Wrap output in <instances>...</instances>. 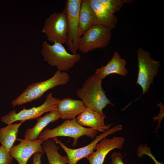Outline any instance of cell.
Returning a JSON list of instances; mask_svg holds the SVG:
<instances>
[{
  "mask_svg": "<svg viewBox=\"0 0 164 164\" xmlns=\"http://www.w3.org/2000/svg\"><path fill=\"white\" fill-rule=\"evenodd\" d=\"M126 64V60L121 58L118 53L116 51L107 64L97 69L94 73L102 80L108 75L113 73L125 76L128 73L125 67Z\"/></svg>",
  "mask_w": 164,
  "mask_h": 164,
  "instance_id": "cell-14",
  "label": "cell"
},
{
  "mask_svg": "<svg viewBox=\"0 0 164 164\" xmlns=\"http://www.w3.org/2000/svg\"><path fill=\"white\" fill-rule=\"evenodd\" d=\"M138 72L136 84L142 89V94L148 92L153 83L154 78L157 76L161 67L159 61L152 58L150 53L139 48L137 52Z\"/></svg>",
  "mask_w": 164,
  "mask_h": 164,
  "instance_id": "cell-5",
  "label": "cell"
},
{
  "mask_svg": "<svg viewBox=\"0 0 164 164\" xmlns=\"http://www.w3.org/2000/svg\"><path fill=\"white\" fill-rule=\"evenodd\" d=\"M112 29L99 25L88 29L80 37L78 50L84 53L105 47L110 43Z\"/></svg>",
  "mask_w": 164,
  "mask_h": 164,
  "instance_id": "cell-8",
  "label": "cell"
},
{
  "mask_svg": "<svg viewBox=\"0 0 164 164\" xmlns=\"http://www.w3.org/2000/svg\"><path fill=\"white\" fill-rule=\"evenodd\" d=\"M68 26L66 14L54 12L46 19L42 31L45 33L49 41L61 44L65 43Z\"/></svg>",
  "mask_w": 164,
  "mask_h": 164,
  "instance_id": "cell-9",
  "label": "cell"
},
{
  "mask_svg": "<svg viewBox=\"0 0 164 164\" xmlns=\"http://www.w3.org/2000/svg\"><path fill=\"white\" fill-rule=\"evenodd\" d=\"M124 156L121 152H114L111 155V164H125L123 161Z\"/></svg>",
  "mask_w": 164,
  "mask_h": 164,
  "instance_id": "cell-24",
  "label": "cell"
},
{
  "mask_svg": "<svg viewBox=\"0 0 164 164\" xmlns=\"http://www.w3.org/2000/svg\"><path fill=\"white\" fill-rule=\"evenodd\" d=\"M100 2L110 13L114 14L119 11L124 3H131L132 0H99Z\"/></svg>",
  "mask_w": 164,
  "mask_h": 164,
  "instance_id": "cell-21",
  "label": "cell"
},
{
  "mask_svg": "<svg viewBox=\"0 0 164 164\" xmlns=\"http://www.w3.org/2000/svg\"><path fill=\"white\" fill-rule=\"evenodd\" d=\"M19 144L13 146L9 151L13 158L19 164H26L31 156L37 152L43 154L45 151L42 145L44 141L38 138L35 140L17 139Z\"/></svg>",
  "mask_w": 164,
  "mask_h": 164,
  "instance_id": "cell-11",
  "label": "cell"
},
{
  "mask_svg": "<svg viewBox=\"0 0 164 164\" xmlns=\"http://www.w3.org/2000/svg\"><path fill=\"white\" fill-rule=\"evenodd\" d=\"M96 16L97 25L112 29L116 26L117 18L104 6L99 0H89Z\"/></svg>",
  "mask_w": 164,
  "mask_h": 164,
  "instance_id": "cell-16",
  "label": "cell"
},
{
  "mask_svg": "<svg viewBox=\"0 0 164 164\" xmlns=\"http://www.w3.org/2000/svg\"><path fill=\"white\" fill-rule=\"evenodd\" d=\"M97 25L95 14L89 0H83L79 14V34L80 36L91 27Z\"/></svg>",
  "mask_w": 164,
  "mask_h": 164,
  "instance_id": "cell-18",
  "label": "cell"
},
{
  "mask_svg": "<svg viewBox=\"0 0 164 164\" xmlns=\"http://www.w3.org/2000/svg\"><path fill=\"white\" fill-rule=\"evenodd\" d=\"M157 105L159 106L160 109V111L159 114L157 116L153 117L152 119L154 121L158 120L159 121V124L157 126V130L159 126H160V123L161 121L162 120L163 118L164 117V105L162 104L161 102H160L159 104H157Z\"/></svg>",
  "mask_w": 164,
  "mask_h": 164,
  "instance_id": "cell-25",
  "label": "cell"
},
{
  "mask_svg": "<svg viewBox=\"0 0 164 164\" xmlns=\"http://www.w3.org/2000/svg\"><path fill=\"white\" fill-rule=\"evenodd\" d=\"M13 158L9 151L0 146V164H11Z\"/></svg>",
  "mask_w": 164,
  "mask_h": 164,
  "instance_id": "cell-23",
  "label": "cell"
},
{
  "mask_svg": "<svg viewBox=\"0 0 164 164\" xmlns=\"http://www.w3.org/2000/svg\"><path fill=\"white\" fill-rule=\"evenodd\" d=\"M23 122L8 125L7 126L0 128V143L8 151H9L15 140L19 128Z\"/></svg>",
  "mask_w": 164,
  "mask_h": 164,
  "instance_id": "cell-20",
  "label": "cell"
},
{
  "mask_svg": "<svg viewBox=\"0 0 164 164\" xmlns=\"http://www.w3.org/2000/svg\"><path fill=\"white\" fill-rule=\"evenodd\" d=\"M60 99L53 96L51 93L46 96V100L41 105L38 107H33L31 108L23 110L17 113L14 110L8 114L2 116L1 118V121L5 124L10 125L14 122L20 121L23 122L29 120L37 119L44 113L57 109Z\"/></svg>",
  "mask_w": 164,
  "mask_h": 164,
  "instance_id": "cell-6",
  "label": "cell"
},
{
  "mask_svg": "<svg viewBox=\"0 0 164 164\" xmlns=\"http://www.w3.org/2000/svg\"><path fill=\"white\" fill-rule=\"evenodd\" d=\"M41 52L44 60L61 71L69 70L81 58L78 53H68L62 44L59 43H55L50 45L45 41L43 42Z\"/></svg>",
  "mask_w": 164,
  "mask_h": 164,
  "instance_id": "cell-3",
  "label": "cell"
},
{
  "mask_svg": "<svg viewBox=\"0 0 164 164\" xmlns=\"http://www.w3.org/2000/svg\"><path fill=\"white\" fill-rule=\"evenodd\" d=\"M122 129V126L121 125L114 126L112 128H109L96 136L94 140L88 145L77 149H71L67 147L60 140L58 139L56 137L51 139L58 144L65 152L68 159V164H76L81 159L86 158L93 153L96 145L101 140L111 134L121 130Z\"/></svg>",
  "mask_w": 164,
  "mask_h": 164,
  "instance_id": "cell-10",
  "label": "cell"
},
{
  "mask_svg": "<svg viewBox=\"0 0 164 164\" xmlns=\"http://www.w3.org/2000/svg\"><path fill=\"white\" fill-rule=\"evenodd\" d=\"M102 80L94 73L88 77L76 92L86 107L104 115L103 109L108 104L113 107L114 104L107 97L102 87Z\"/></svg>",
  "mask_w": 164,
  "mask_h": 164,
  "instance_id": "cell-1",
  "label": "cell"
},
{
  "mask_svg": "<svg viewBox=\"0 0 164 164\" xmlns=\"http://www.w3.org/2000/svg\"><path fill=\"white\" fill-rule=\"evenodd\" d=\"M70 78L68 73L58 70L51 78L29 85L19 96L12 100V104L15 107L36 100L49 90L66 84L69 81Z\"/></svg>",
  "mask_w": 164,
  "mask_h": 164,
  "instance_id": "cell-2",
  "label": "cell"
},
{
  "mask_svg": "<svg viewBox=\"0 0 164 164\" xmlns=\"http://www.w3.org/2000/svg\"><path fill=\"white\" fill-rule=\"evenodd\" d=\"M86 106L82 100H75L70 97H65L60 100L57 110L60 118L71 119L81 113Z\"/></svg>",
  "mask_w": 164,
  "mask_h": 164,
  "instance_id": "cell-15",
  "label": "cell"
},
{
  "mask_svg": "<svg viewBox=\"0 0 164 164\" xmlns=\"http://www.w3.org/2000/svg\"><path fill=\"white\" fill-rule=\"evenodd\" d=\"M105 117V115L86 107L76 118L77 122L80 125L89 127L94 130L103 132L108 129L112 124L106 125L104 122Z\"/></svg>",
  "mask_w": 164,
  "mask_h": 164,
  "instance_id": "cell-13",
  "label": "cell"
},
{
  "mask_svg": "<svg viewBox=\"0 0 164 164\" xmlns=\"http://www.w3.org/2000/svg\"><path fill=\"white\" fill-rule=\"evenodd\" d=\"M137 155L138 157L141 158L144 155H146L150 157L153 161L155 164H164L158 161L152 154L150 148L146 144H140L137 148Z\"/></svg>",
  "mask_w": 164,
  "mask_h": 164,
  "instance_id": "cell-22",
  "label": "cell"
},
{
  "mask_svg": "<svg viewBox=\"0 0 164 164\" xmlns=\"http://www.w3.org/2000/svg\"><path fill=\"white\" fill-rule=\"evenodd\" d=\"M42 147L46 153L49 164H67L68 159L67 156H62L58 152L59 149L55 142L52 139L44 141Z\"/></svg>",
  "mask_w": 164,
  "mask_h": 164,
  "instance_id": "cell-19",
  "label": "cell"
},
{
  "mask_svg": "<svg viewBox=\"0 0 164 164\" xmlns=\"http://www.w3.org/2000/svg\"><path fill=\"white\" fill-rule=\"evenodd\" d=\"M98 132L91 128H86L80 125L75 118L66 120L60 125L52 129H45L40 134L38 138L45 141L58 136L72 137L74 139L72 146L74 147L80 137L85 135L93 139L96 137Z\"/></svg>",
  "mask_w": 164,
  "mask_h": 164,
  "instance_id": "cell-4",
  "label": "cell"
},
{
  "mask_svg": "<svg viewBox=\"0 0 164 164\" xmlns=\"http://www.w3.org/2000/svg\"><path fill=\"white\" fill-rule=\"evenodd\" d=\"M125 142L122 136H113L111 138H104L96 145V151L86 158L90 164H103L108 154L115 149H121Z\"/></svg>",
  "mask_w": 164,
  "mask_h": 164,
  "instance_id": "cell-12",
  "label": "cell"
},
{
  "mask_svg": "<svg viewBox=\"0 0 164 164\" xmlns=\"http://www.w3.org/2000/svg\"><path fill=\"white\" fill-rule=\"evenodd\" d=\"M60 118L57 110H52L42 117L36 119V124L32 128L27 129L25 133L24 139L30 140L37 139L43 129L50 123L54 122Z\"/></svg>",
  "mask_w": 164,
  "mask_h": 164,
  "instance_id": "cell-17",
  "label": "cell"
},
{
  "mask_svg": "<svg viewBox=\"0 0 164 164\" xmlns=\"http://www.w3.org/2000/svg\"><path fill=\"white\" fill-rule=\"evenodd\" d=\"M43 155L39 152L35 153L33 158L32 164H41V158Z\"/></svg>",
  "mask_w": 164,
  "mask_h": 164,
  "instance_id": "cell-26",
  "label": "cell"
},
{
  "mask_svg": "<svg viewBox=\"0 0 164 164\" xmlns=\"http://www.w3.org/2000/svg\"><path fill=\"white\" fill-rule=\"evenodd\" d=\"M82 0H67L63 11L68 26L65 43L73 54L78 50L80 38L79 34V14Z\"/></svg>",
  "mask_w": 164,
  "mask_h": 164,
  "instance_id": "cell-7",
  "label": "cell"
}]
</instances>
